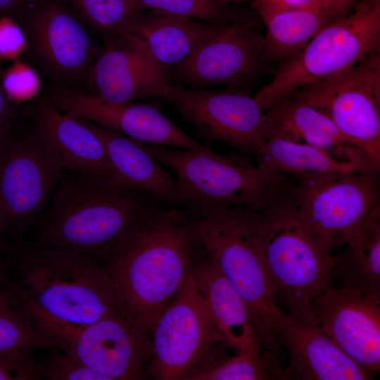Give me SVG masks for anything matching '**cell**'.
Instances as JSON below:
<instances>
[{
	"mask_svg": "<svg viewBox=\"0 0 380 380\" xmlns=\"http://www.w3.org/2000/svg\"><path fill=\"white\" fill-rule=\"evenodd\" d=\"M336 256L332 285L380 303V204L350 237Z\"/></svg>",
	"mask_w": 380,
	"mask_h": 380,
	"instance_id": "25",
	"label": "cell"
},
{
	"mask_svg": "<svg viewBox=\"0 0 380 380\" xmlns=\"http://www.w3.org/2000/svg\"><path fill=\"white\" fill-rule=\"evenodd\" d=\"M2 74L0 65V138L13 127L15 118L13 103L7 97L3 87Z\"/></svg>",
	"mask_w": 380,
	"mask_h": 380,
	"instance_id": "37",
	"label": "cell"
},
{
	"mask_svg": "<svg viewBox=\"0 0 380 380\" xmlns=\"http://www.w3.org/2000/svg\"><path fill=\"white\" fill-rule=\"evenodd\" d=\"M134 1L141 11L155 10L212 24H229L227 9L220 0Z\"/></svg>",
	"mask_w": 380,
	"mask_h": 380,
	"instance_id": "31",
	"label": "cell"
},
{
	"mask_svg": "<svg viewBox=\"0 0 380 380\" xmlns=\"http://www.w3.org/2000/svg\"><path fill=\"white\" fill-rule=\"evenodd\" d=\"M151 347L148 376L157 380H185L227 348L193 271L157 320L151 333Z\"/></svg>",
	"mask_w": 380,
	"mask_h": 380,
	"instance_id": "9",
	"label": "cell"
},
{
	"mask_svg": "<svg viewBox=\"0 0 380 380\" xmlns=\"http://www.w3.org/2000/svg\"><path fill=\"white\" fill-rule=\"evenodd\" d=\"M81 119L101 140L120 181L156 199L177 205L175 179L143 147L140 141Z\"/></svg>",
	"mask_w": 380,
	"mask_h": 380,
	"instance_id": "24",
	"label": "cell"
},
{
	"mask_svg": "<svg viewBox=\"0 0 380 380\" xmlns=\"http://www.w3.org/2000/svg\"><path fill=\"white\" fill-rule=\"evenodd\" d=\"M20 305L16 296L11 291H5L0 288V308L17 307Z\"/></svg>",
	"mask_w": 380,
	"mask_h": 380,
	"instance_id": "40",
	"label": "cell"
},
{
	"mask_svg": "<svg viewBox=\"0 0 380 380\" xmlns=\"http://www.w3.org/2000/svg\"><path fill=\"white\" fill-rule=\"evenodd\" d=\"M56 348L52 336L20 305L0 308V351Z\"/></svg>",
	"mask_w": 380,
	"mask_h": 380,
	"instance_id": "29",
	"label": "cell"
},
{
	"mask_svg": "<svg viewBox=\"0 0 380 380\" xmlns=\"http://www.w3.org/2000/svg\"><path fill=\"white\" fill-rule=\"evenodd\" d=\"M265 113L267 139L306 144L341 160L376 168L366 153L348 141L329 118L293 94L274 102Z\"/></svg>",
	"mask_w": 380,
	"mask_h": 380,
	"instance_id": "21",
	"label": "cell"
},
{
	"mask_svg": "<svg viewBox=\"0 0 380 380\" xmlns=\"http://www.w3.org/2000/svg\"><path fill=\"white\" fill-rule=\"evenodd\" d=\"M224 25L146 10L137 15L125 32L135 37L153 61L170 72Z\"/></svg>",
	"mask_w": 380,
	"mask_h": 380,
	"instance_id": "23",
	"label": "cell"
},
{
	"mask_svg": "<svg viewBox=\"0 0 380 380\" xmlns=\"http://www.w3.org/2000/svg\"><path fill=\"white\" fill-rule=\"evenodd\" d=\"M265 31V61L279 64L298 53L331 18L322 1L304 8L260 16Z\"/></svg>",
	"mask_w": 380,
	"mask_h": 380,
	"instance_id": "26",
	"label": "cell"
},
{
	"mask_svg": "<svg viewBox=\"0 0 380 380\" xmlns=\"http://www.w3.org/2000/svg\"><path fill=\"white\" fill-rule=\"evenodd\" d=\"M57 348L108 380H138L148 376L151 334L124 316L71 327L43 325Z\"/></svg>",
	"mask_w": 380,
	"mask_h": 380,
	"instance_id": "13",
	"label": "cell"
},
{
	"mask_svg": "<svg viewBox=\"0 0 380 380\" xmlns=\"http://www.w3.org/2000/svg\"><path fill=\"white\" fill-rule=\"evenodd\" d=\"M257 160L268 172L291 176L374 168L341 160L311 145L278 138L267 139Z\"/></svg>",
	"mask_w": 380,
	"mask_h": 380,
	"instance_id": "27",
	"label": "cell"
},
{
	"mask_svg": "<svg viewBox=\"0 0 380 380\" xmlns=\"http://www.w3.org/2000/svg\"><path fill=\"white\" fill-rule=\"evenodd\" d=\"M0 138V206L5 232L21 239L48 206L64 173L58 158L34 127Z\"/></svg>",
	"mask_w": 380,
	"mask_h": 380,
	"instance_id": "11",
	"label": "cell"
},
{
	"mask_svg": "<svg viewBox=\"0 0 380 380\" xmlns=\"http://www.w3.org/2000/svg\"><path fill=\"white\" fill-rule=\"evenodd\" d=\"M194 211L202 248L215 259L245 302L261 348L277 356L280 346L273 325L283 310L275 301L255 241L256 210L239 206H210Z\"/></svg>",
	"mask_w": 380,
	"mask_h": 380,
	"instance_id": "6",
	"label": "cell"
},
{
	"mask_svg": "<svg viewBox=\"0 0 380 380\" xmlns=\"http://www.w3.org/2000/svg\"><path fill=\"white\" fill-rule=\"evenodd\" d=\"M359 0H322V6L331 20L341 18L351 11Z\"/></svg>",
	"mask_w": 380,
	"mask_h": 380,
	"instance_id": "38",
	"label": "cell"
},
{
	"mask_svg": "<svg viewBox=\"0 0 380 380\" xmlns=\"http://www.w3.org/2000/svg\"><path fill=\"white\" fill-rule=\"evenodd\" d=\"M192 271L224 344L236 354L262 349L245 302L203 248Z\"/></svg>",
	"mask_w": 380,
	"mask_h": 380,
	"instance_id": "22",
	"label": "cell"
},
{
	"mask_svg": "<svg viewBox=\"0 0 380 380\" xmlns=\"http://www.w3.org/2000/svg\"><path fill=\"white\" fill-rule=\"evenodd\" d=\"M317 324L350 359L380 370V303L331 285L312 303Z\"/></svg>",
	"mask_w": 380,
	"mask_h": 380,
	"instance_id": "17",
	"label": "cell"
},
{
	"mask_svg": "<svg viewBox=\"0 0 380 380\" xmlns=\"http://www.w3.org/2000/svg\"><path fill=\"white\" fill-rule=\"evenodd\" d=\"M2 84L8 99L13 103L35 97L40 89L37 72L29 65L15 61L2 74Z\"/></svg>",
	"mask_w": 380,
	"mask_h": 380,
	"instance_id": "33",
	"label": "cell"
},
{
	"mask_svg": "<svg viewBox=\"0 0 380 380\" xmlns=\"http://www.w3.org/2000/svg\"><path fill=\"white\" fill-rule=\"evenodd\" d=\"M55 349L49 350L47 360L39 365L42 378L49 380H108L71 355Z\"/></svg>",
	"mask_w": 380,
	"mask_h": 380,
	"instance_id": "32",
	"label": "cell"
},
{
	"mask_svg": "<svg viewBox=\"0 0 380 380\" xmlns=\"http://www.w3.org/2000/svg\"><path fill=\"white\" fill-rule=\"evenodd\" d=\"M41 378L39 365L33 358L31 350L0 351V380H34Z\"/></svg>",
	"mask_w": 380,
	"mask_h": 380,
	"instance_id": "34",
	"label": "cell"
},
{
	"mask_svg": "<svg viewBox=\"0 0 380 380\" xmlns=\"http://www.w3.org/2000/svg\"><path fill=\"white\" fill-rule=\"evenodd\" d=\"M5 234V225H4V220L3 214L1 212V206H0V251L1 250H8L10 248L9 246H8L4 240V236Z\"/></svg>",
	"mask_w": 380,
	"mask_h": 380,
	"instance_id": "42",
	"label": "cell"
},
{
	"mask_svg": "<svg viewBox=\"0 0 380 380\" xmlns=\"http://www.w3.org/2000/svg\"><path fill=\"white\" fill-rule=\"evenodd\" d=\"M33 120L35 129L52 148L63 169L123 184L101 140L81 119L62 113L48 101L36 106Z\"/></svg>",
	"mask_w": 380,
	"mask_h": 380,
	"instance_id": "20",
	"label": "cell"
},
{
	"mask_svg": "<svg viewBox=\"0 0 380 380\" xmlns=\"http://www.w3.org/2000/svg\"><path fill=\"white\" fill-rule=\"evenodd\" d=\"M253 229L274 299L288 314L315 321L312 303L332 284L336 256L317 240L290 196L255 211Z\"/></svg>",
	"mask_w": 380,
	"mask_h": 380,
	"instance_id": "5",
	"label": "cell"
},
{
	"mask_svg": "<svg viewBox=\"0 0 380 380\" xmlns=\"http://www.w3.org/2000/svg\"><path fill=\"white\" fill-rule=\"evenodd\" d=\"M0 285H5L12 292V281L8 277L7 265L0 259Z\"/></svg>",
	"mask_w": 380,
	"mask_h": 380,
	"instance_id": "41",
	"label": "cell"
},
{
	"mask_svg": "<svg viewBox=\"0 0 380 380\" xmlns=\"http://www.w3.org/2000/svg\"><path fill=\"white\" fill-rule=\"evenodd\" d=\"M194 210L164 203L103 264L125 317L151 334L201 250Z\"/></svg>",
	"mask_w": 380,
	"mask_h": 380,
	"instance_id": "1",
	"label": "cell"
},
{
	"mask_svg": "<svg viewBox=\"0 0 380 380\" xmlns=\"http://www.w3.org/2000/svg\"><path fill=\"white\" fill-rule=\"evenodd\" d=\"M329 118L339 132L380 169V53L294 92Z\"/></svg>",
	"mask_w": 380,
	"mask_h": 380,
	"instance_id": "10",
	"label": "cell"
},
{
	"mask_svg": "<svg viewBox=\"0 0 380 380\" xmlns=\"http://www.w3.org/2000/svg\"><path fill=\"white\" fill-rule=\"evenodd\" d=\"M279 345L288 353L283 379L300 380H369L374 373L345 354L315 321L282 310L273 325Z\"/></svg>",
	"mask_w": 380,
	"mask_h": 380,
	"instance_id": "18",
	"label": "cell"
},
{
	"mask_svg": "<svg viewBox=\"0 0 380 380\" xmlns=\"http://www.w3.org/2000/svg\"><path fill=\"white\" fill-rule=\"evenodd\" d=\"M221 350L185 380H265L283 379V368L277 358L262 349L229 355Z\"/></svg>",
	"mask_w": 380,
	"mask_h": 380,
	"instance_id": "28",
	"label": "cell"
},
{
	"mask_svg": "<svg viewBox=\"0 0 380 380\" xmlns=\"http://www.w3.org/2000/svg\"><path fill=\"white\" fill-rule=\"evenodd\" d=\"M89 76L94 90L91 94L108 103L162 97L170 83V72L159 67L141 43L126 32L107 40Z\"/></svg>",
	"mask_w": 380,
	"mask_h": 380,
	"instance_id": "15",
	"label": "cell"
},
{
	"mask_svg": "<svg viewBox=\"0 0 380 380\" xmlns=\"http://www.w3.org/2000/svg\"><path fill=\"white\" fill-rule=\"evenodd\" d=\"M26 47L22 27L11 15L0 17V62L18 59Z\"/></svg>",
	"mask_w": 380,
	"mask_h": 380,
	"instance_id": "35",
	"label": "cell"
},
{
	"mask_svg": "<svg viewBox=\"0 0 380 380\" xmlns=\"http://www.w3.org/2000/svg\"><path fill=\"white\" fill-rule=\"evenodd\" d=\"M35 50L53 73L75 78L89 71L98 50L85 27L56 0L40 1L30 23Z\"/></svg>",
	"mask_w": 380,
	"mask_h": 380,
	"instance_id": "19",
	"label": "cell"
},
{
	"mask_svg": "<svg viewBox=\"0 0 380 380\" xmlns=\"http://www.w3.org/2000/svg\"><path fill=\"white\" fill-rule=\"evenodd\" d=\"M379 47L380 0H360L354 10L327 23L298 53L280 63L253 98L267 110L308 84L350 68Z\"/></svg>",
	"mask_w": 380,
	"mask_h": 380,
	"instance_id": "7",
	"label": "cell"
},
{
	"mask_svg": "<svg viewBox=\"0 0 380 380\" xmlns=\"http://www.w3.org/2000/svg\"><path fill=\"white\" fill-rule=\"evenodd\" d=\"M164 203L119 182L63 173L48 206L37 217L32 248H63L103 265L116 247Z\"/></svg>",
	"mask_w": 380,
	"mask_h": 380,
	"instance_id": "2",
	"label": "cell"
},
{
	"mask_svg": "<svg viewBox=\"0 0 380 380\" xmlns=\"http://www.w3.org/2000/svg\"><path fill=\"white\" fill-rule=\"evenodd\" d=\"M322 0H255V8L260 16L278 11L309 6Z\"/></svg>",
	"mask_w": 380,
	"mask_h": 380,
	"instance_id": "36",
	"label": "cell"
},
{
	"mask_svg": "<svg viewBox=\"0 0 380 380\" xmlns=\"http://www.w3.org/2000/svg\"><path fill=\"white\" fill-rule=\"evenodd\" d=\"M31 0H0V17L11 15L18 12L30 2Z\"/></svg>",
	"mask_w": 380,
	"mask_h": 380,
	"instance_id": "39",
	"label": "cell"
},
{
	"mask_svg": "<svg viewBox=\"0 0 380 380\" xmlns=\"http://www.w3.org/2000/svg\"><path fill=\"white\" fill-rule=\"evenodd\" d=\"M265 61L263 35L251 24L229 23L174 68L170 80L191 88L242 87Z\"/></svg>",
	"mask_w": 380,
	"mask_h": 380,
	"instance_id": "14",
	"label": "cell"
},
{
	"mask_svg": "<svg viewBox=\"0 0 380 380\" xmlns=\"http://www.w3.org/2000/svg\"><path fill=\"white\" fill-rule=\"evenodd\" d=\"M162 98L194 127L198 138L223 141L245 158L259 157L267 139L266 113L248 94L170 83Z\"/></svg>",
	"mask_w": 380,
	"mask_h": 380,
	"instance_id": "12",
	"label": "cell"
},
{
	"mask_svg": "<svg viewBox=\"0 0 380 380\" xmlns=\"http://www.w3.org/2000/svg\"><path fill=\"white\" fill-rule=\"evenodd\" d=\"M379 170L292 176L295 182L290 198L304 223L328 251L344 246L380 204Z\"/></svg>",
	"mask_w": 380,
	"mask_h": 380,
	"instance_id": "8",
	"label": "cell"
},
{
	"mask_svg": "<svg viewBox=\"0 0 380 380\" xmlns=\"http://www.w3.org/2000/svg\"><path fill=\"white\" fill-rule=\"evenodd\" d=\"M82 16L107 40L125 32L142 11L134 0H70Z\"/></svg>",
	"mask_w": 380,
	"mask_h": 380,
	"instance_id": "30",
	"label": "cell"
},
{
	"mask_svg": "<svg viewBox=\"0 0 380 380\" xmlns=\"http://www.w3.org/2000/svg\"><path fill=\"white\" fill-rule=\"evenodd\" d=\"M141 143L175 173L177 205L186 208L239 206L260 211L290 196L295 182L291 175L268 172L241 156L218 153L210 146L190 150Z\"/></svg>",
	"mask_w": 380,
	"mask_h": 380,
	"instance_id": "4",
	"label": "cell"
},
{
	"mask_svg": "<svg viewBox=\"0 0 380 380\" xmlns=\"http://www.w3.org/2000/svg\"><path fill=\"white\" fill-rule=\"evenodd\" d=\"M23 248L11 260L12 291L39 323L80 327L125 317L112 279L99 261L68 249Z\"/></svg>",
	"mask_w": 380,
	"mask_h": 380,
	"instance_id": "3",
	"label": "cell"
},
{
	"mask_svg": "<svg viewBox=\"0 0 380 380\" xmlns=\"http://www.w3.org/2000/svg\"><path fill=\"white\" fill-rule=\"evenodd\" d=\"M49 102L65 113L140 141L190 150L204 147L152 105L134 102L108 103L91 94L72 89L53 91Z\"/></svg>",
	"mask_w": 380,
	"mask_h": 380,
	"instance_id": "16",
	"label": "cell"
}]
</instances>
